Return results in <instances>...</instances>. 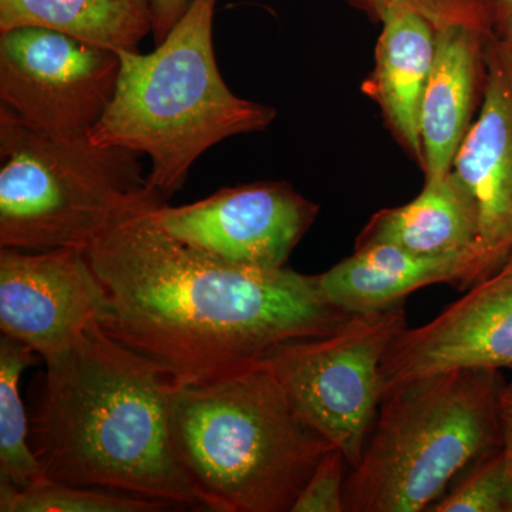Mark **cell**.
<instances>
[{"instance_id": "44dd1931", "label": "cell", "mask_w": 512, "mask_h": 512, "mask_svg": "<svg viewBox=\"0 0 512 512\" xmlns=\"http://www.w3.org/2000/svg\"><path fill=\"white\" fill-rule=\"evenodd\" d=\"M346 458L338 448L325 454L296 498L291 512H343L345 510Z\"/></svg>"}, {"instance_id": "5bb4252c", "label": "cell", "mask_w": 512, "mask_h": 512, "mask_svg": "<svg viewBox=\"0 0 512 512\" xmlns=\"http://www.w3.org/2000/svg\"><path fill=\"white\" fill-rule=\"evenodd\" d=\"M375 67L362 90L380 111L400 147L423 167L421 103L436 53L437 28L403 0L384 13Z\"/></svg>"}, {"instance_id": "5b68a950", "label": "cell", "mask_w": 512, "mask_h": 512, "mask_svg": "<svg viewBox=\"0 0 512 512\" xmlns=\"http://www.w3.org/2000/svg\"><path fill=\"white\" fill-rule=\"evenodd\" d=\"M501 370L456 369L384 393L345 481L348 512L429 511L468 466L501 447Z\"/></svg>"}, {"instance_id": "603a6c76", "label": "cell", "mask_w": 512, "mask_h": 512, "mask_svg": "<svg viewBox=\"0 0 512 512\" xmlns=\"http://www.w3.org/2000/svg\"><path fill=\"white\" fill-rule=\"evenodd\" d=\"M153 20L154 43L160 45L175 23L183 18L192 0H148Z\"/></svg>"}, {"instance_id": "277c9868", "label": "cell", "mask_w": 512, "mask_h": 512, "mask_svg": "<svg viewBox=\"0 0 512 512\" xmlns=\"http://www.w3.org/2000/svg\"><path fill=\"white\" fill-rule=\"evenodd\" d=\"M218 0H192L151 53L120 50L116 92L90 140L150 160L147 183L164 198L180 191L192 165L229 137L266 130L276 110L232 93L215 57Z\"/></svg>"}, {"instance_id": "9a60e30c", "label": "cell", "mask_w": 512, "mask_h": 512, "mask_svg": "<svg viewBox=\"0 0 512 512\" xmlns=\"http://www.w3.org/2000/svg\"><path fill=\"white\" fill-rule=\"evenodd\" d=\"M467 255L424 256L390 244L356 247L355 254L318 275L320 289L340 311H380L404 302L424 286L453 284L467 289Z\"/></svg>"}, {"instance_id": "9c48e42d", "label": "cell", "mask_w": 512, "mask_h": 512, "mask_svg": "<svg viewBox=\"0 0 512 512\" xmlns=\"http://www.w3.org/2000/svg\"><path fill=\"white\" fill-rule=\"evenodd\" d=\"M318 205L285 183L242 184L192 204L154 208L158 227L227 261L258 269L284 268L318 215Z\"/></svg>"}, {"instance_id": "484cf974", "label": "cell", "mask_w": 512, "mask_h": 512, "mask_svg": "<svg viewBox=\"0 0 512 512\" xmlns=\"http://www.w3.org/2000/svg\"><path fill=\"white\" fill-rule=\"evenodd\" d=\"M345 2L365 13L367 18L372 19L373 22L380 23L393 0H345Z\"/></svg>"}, {"instance_id": "2e32d148", "label": "cell", "mask_w": 512, "mask_h": 512, "mask_svg": "<svg viewBox=\"0 0 512 512\" xmlns=\"http://www.w3.org/2000/svg\"><path fill=\"white\" fill-rule=\"evenodd\" d=\"M477 237L476 204L450 171L439 180L426 181L423 191L407 204L376 212L357 237L356 247L390 244L417 255H467L473 265Z\"/></svg>"}, {"instance_id": "ffe728a7", "label": "cell", "mask_w": 512, "mask_h": 512, "mask_svg": "<svg viewBox=\"0 0 512 512\" xmlns=\"http://www.w3.org/2000/svg\"><path fill=\"white\" fill-rule=\"evenodd\" d=\"M429 512H512V474L501 447L468 466Z\"/></svg>"}, {"instance_id": "ba28073f", "label": "cell", "mask_w": 512, "mask_h": 512, "mask_svg": "<svg viewBox=\"0 0 512 512\" xmlns=\"http://www.w3.org/2000/svg\"><path fill=\"white\" fill-rule=\"evenodd\" d=\"M120 55L45 28L0 32V100L49 136H89L109 107Z\"/></svg>"}, {"instance_id": "7402d4cb", "label": "cell", "mask_w": 512, "mask_h": 512, "mask_svg": "<svg viewBox=\"0 0 512 512\" xmlns=\"http://www.w3.org/2000/svg\"><path fill=\"white\" fill-rule=\"evenodd\" d=\"M430 20L436 28L467 26L491 35L490 18L484 0H403Z\"/></svg>"}, {"instance_id": "8992f818", "label": "cell", "mask_w": 512, "mask_h": 512, "mask_svg": "<svg viewBox=\"0 0 512 512\" xmlns=\"http://www.w3.org/2000/svg\"><path fill=\"white\" fill-rule=\"evenodd\" d=\"M141 157L89 136L39 133L0 106V248L87 251L119 222L164 202Z\"/></svg>"}, {"instance_id": "6da1fadb", "label": "cell", "mask_w": 512, "mask_h": 512, "mask_svg": "<svg viewBox=\"0 0 512 512\" xmlns=\"http://www.w3.org/2000/svg\"><path fill=\"white\" fill-rule=\"evenodd\" d=\"M160 204L119 222L86 254L106 291L101 328L177 386L238 375L349 318L318 275L229 264L170 237L154 218Z\"/></svg>"}, {"instance_id": "30bf717a", "label": "cell", "mask_w": 512, "mask_h": 512, "mask_svg": "<svg viewBox=\"0 0 512 512\" xmlns=\"http://www.w3.org/2000/svg\"><path fill=\"white\" fill-rule=\"evenodd\" d=\"M107 311V296L83 249L0 251V330L52 363Z\"/></svg>"}, {"instance_id": "4fadbf2b", "label": "cell", "mask_w": 512, "mask_h": 512, "mask_svg": "<svg viewBox=\"0 0 512 512\" xmlns=\"http://www.w3.org/2000/svg\"><path fill=\"white\" fill-rule=\"evenodd\" d=\"M487 33L467 26L437 28L436 53L421 103L426 181L450 173L483 94Z\"/></svg>"}, {"instance_id": "d6986e66", "label": "cell", "mask_w": 512, "mask_h": 512, "mask_svg": "<svg viewBox=\"0 0 512 512\" xmlns=\"http://www.w3.org/2000/svg\"><path fill=\"white\" fill-rule=\"evenodd\" d=\"M173 505L136 495L40 478L26 488L0 481L2 512H161Z\"/></svg>"}, {"instance_id": "8fae6325", "label": "cell", "mask_w": 512, "mask_h": 512, "mask_svg": "<svg viewBox=\"0 0 512 512\" xmlns=\"http://www.w3.org/2000/svg\"><path fill=\"white\" fill-rule=\"evenodd\" d=\"M451 171L470 192L478 214L470 288L512 254V37H487L480 110Z\"/></svg>"}, {"instance_id": "cb8c5ba5", "label": "cell", "mask_w": 512, "mask_h": 512, "mask_svg": "<svg viewBox=\"0 0 512 512\" xmlns=\"http://www.w3.org/2000/svg\"><path fill=\"white\" fill-rule=\"evenodd\" d=\"M501 450H503L508 470L512 474V382L504 386L500 400Z\"/></svg>"}, {"instance_id": "52a82bcc", "label": "cell", "mask_w": 512, "mask_h": 512, "mask_svg": "<svg viewBox=\"0 0 512 512\" xmlns=\"http://www.w3.org/2000/svg\"><path fill=\"white\" fill-rule=\"evenodd\" d=\"M407 328L404 302L353 313L335 332L296 340L266 359L292 406L356 466L383 400L382 363Z\"/></svg>"}, {"instance_id": "e0dca14e", "label": "cell", "mask_w": 512, "mask_h": 512, "mask_svg": "<svg viewBox=\"0 0 512 512\" xmlns=\"http://www.w3.org/2000/svg\"><path fill=\"white\" fill-rule=\"evenodd\" d=\"M56 30L109 49L137 52L153 32L148 0H0V32Z\"/></svg>"}, {"instance_id": "3957f363", "label": "cell", "mask_w": 512, "mask_h": 512, "mask_svg": "<svg viewBox=\"0 0 512 512\" xmlns=\"http://www.w3.org/2000/svg\"><path fill=\"white\" fill-rule=\"evenodd\" d=\"M171 439L207 511L291 512L335 448L299 416L268 363L218 382L175 386Z\"/></svg>"}, {"instance_id": "d4e9b609", "label": "cell", "mask_w": 512, "mask_h": 512, "mask_svg": "<svg viewBox=\"0 0 512 512\" xmlns=\"http://www.w3.org/2000/svg\"><path fill=\"white\" fill-rule=\"evenodd\" d=\"M494 35L512 37V0H484Z\"/></svg>"}, {"instance_id": "7a4b0ae2", "label": "cell", "mask_w": 512, "mask_h": 512, "mask_svg": "<svg viewBox=\"0 0 512 512\" xmlns=\"http://www.w3.org/2000/svg\"><path fill=\"white\" fill-rule=\"evenodd\" d=\"M32 448L50 480L207 511L175 456V384L94 323L47 363Z\"/></svg>"}, {"instance_id": "ac0fdd59", "label": "cell", "mask_w": 512, "mask_h": 512, "mask_svg": "<svg viewBox=\"0 0 512 512\" xmlns=\"http://www.w3.org/2000/svg\"><path fill=\"white\" fill-rule=\"evenodd\" d=\"M36 353L9 336L0 338V481L26 488L45 477L29 444V424L20 396L23 370Z\"/></svg>"}, {"instance_id": "7c38bea8", "label": "cell", "mask_w": 512, "mask_h": 512, "mask_svg": "<svg viewBox=\"0 0 512 512\" xmlns=\"http://www.w3.org/2000/svg\"><path fill=\"white\" fill-rule=\"evenodd\" d=\"M456 369L512 370V254L436 318L396 336L382 363L383 396Z\"/></svg>"}]
</instances>
